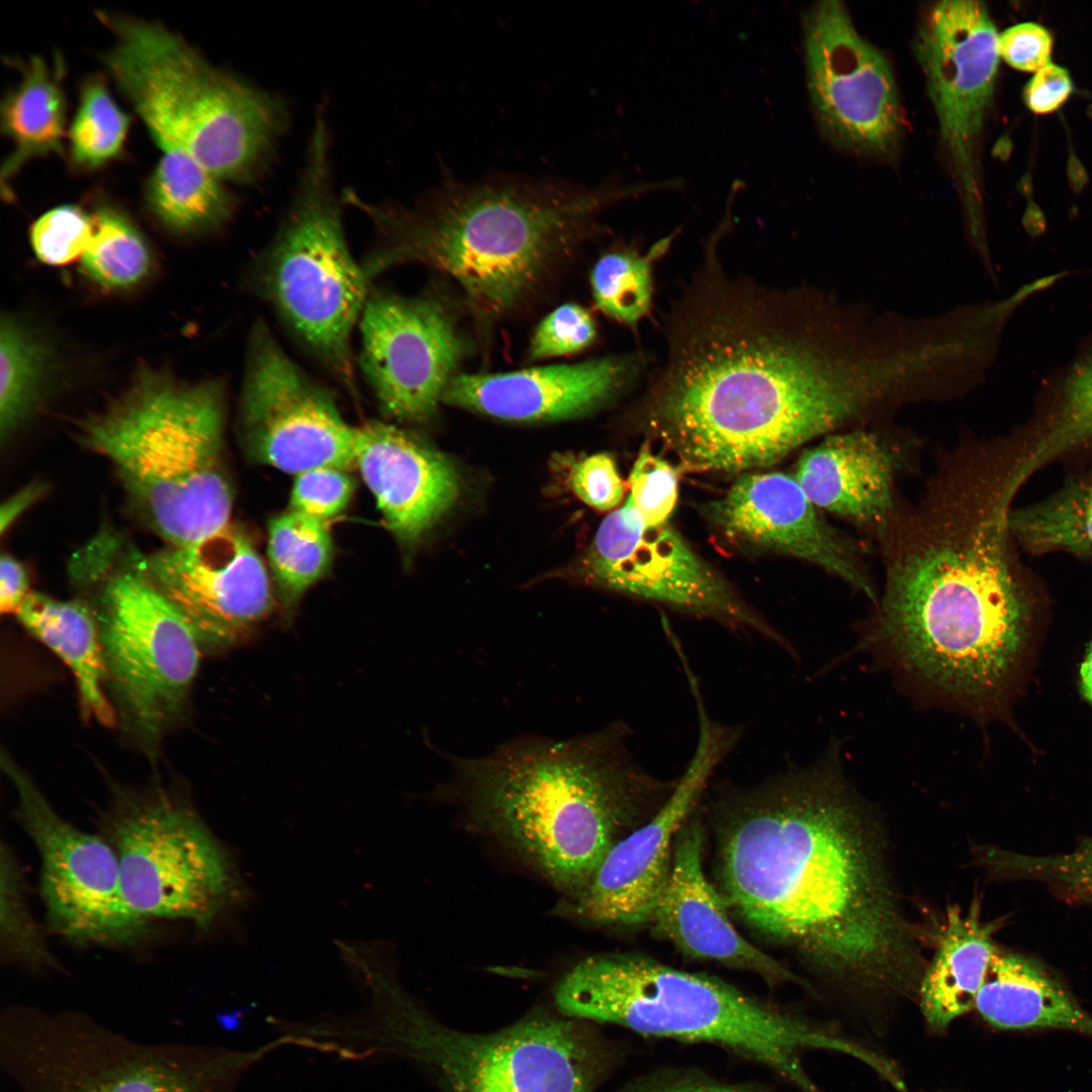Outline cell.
<instances>
[{"instance_id":"obj_1","label":"cell","mask_w":1092,"mask_h":1092,"mask_svg":"<svg viewBox=\"0 0 1092 1092\" xmlns=\"http://www.w3.org/2000/svg\"><path fill=\"white\" fill-rule=\"evenodd\" d=\"M670 329L644 419L680 470L744 473L897 408L907 353L878 309L810 290L703 280Z\"/></svg>"},{"instance_id":"obj_2","label":"cell","mask_w":1092,"mask_h":1092,"mask_svg":"<svg viewBox=\"0 0 1092 1092\" xmlns=\"http://www.w3.org/2000/svg\"><path fill=\"white\" fill-rule=\"evenodd\" d=\"M833 766L792 770L716 802L728 907L833 980L908 994L922 974L867 818Z\"/></svg>"},{"instance_id":"obj_3","label":"cell","mask_w":1092,"mask_h":1092,"mask_svg":"<svg viewBox=\"0 0 1092 1092\" xmlns=\"http://www.w3.org/2000/svg\"><path fill=\"white\" fill-rule=\"evenodd\" d=\"M1010 499L980 468L947 461L879 540L885 588L872 640L962 704L1003 685L1026 635L1027 599L1008 548Z\"/></svg>"},{"instance_id":"obj_4","label":"cell","mask_w":1092,"mask_h":1092,"mask_svg":"<svg viewBox=\"0 0 1092 1092\" xmlns=\"http://www.w3.org/2000/svg\"><path fill=\"white\" fill-rule=\"evenodd\" d=\"M630 736L618 722L570 740H517L487 757L457 760V785L487 829L572 898L619 834L654 814L676 783L648 772Z\"/></svg>"},{"instance_id":"obj_5","label":"cell","mask_w":1092,"mask_h":1092,"mask_svg":"<svg viewBox=\"0 0 1092 1092\" xmlns=\"http://www.w3.org/2000/svg\"><path fill=\"white\" fill-rule=\"evenodd\" d=\"M638 187L592 190L498 177L444 183L415 209L367 207L378 241L362 267L371 279L406 263L451 276L483 317L515 310L582 239L606 205Z\"/></svg>"},{"instance_id":"obj_6","label":"cell","mask_w":1092,"mask_h":1092,"mask_svg":"<svg viewBox=\"0 0 1092 1092\" xmlns=\"http://www.w3.org/2000/svg\"><path fill=\"white\" fill-rule=\"evenodd\" d=\"M564 1016L638 1034L717 1045L767 1068L801 1092H823L802 1064L807 1052L863 1058L864 1044L735 986L636 953L587 957L553 989Z\"/></svg>"},{"instance_id":"obj_7","label":"cell","mask_w":1092,"mask_h":1092,"mask_svg":"<svg viewBox=\"0 0 1092 1092\" xmlns=\"http://www.w3.org/2000/svg\"><path fill=\"white\" fill-rule=\"evenodd\" d=\"M223 404L217 382L144 368L79 426L81 443L112 465L132 506L168 545L195 542L230 524Z\"/></svg>"},{"instance_id":"obj_8","label":"cell","mask_w":1092,"mask_h":1092,"mask_svg":"<svg viewBox=\"0 0 1092 1092\" xmlns=\"http://www.w3.org/2000/svg\"><path fill=\"white\" fill-rule=\"evenodd\" d=\"M97 16L115 39L104 66L162 150L192 157L221 181L251 177L281 129L277 103L162 24Z\"/></svg>"},{"instance_id":"obj_9","label":"cell","mask_w":1092,"mask_h":1092,"mask_svg":"<svg viewBox=\"0 0 1092 1092\" xmlns=\"http://www.w3.org/2000/svg\"><path fill=\"white\" fill-rule=\"evenodd\" d=\"M299 190L259 262L261 291L300 344L354 389L351 339L370 280L348 247L317 122Z\"/></svg>"},{"instance_id":"obj_10","label":"cell","mask_w":1092,"mask_h":1092,"mask_svg":"<svg viewBox=\"0 0 1092 1092\" xmlns=\"http://www.w3.org/2000/svg\"><path fill=\"white\" fill-rule=\"evenodd\" d=\"M228 1064L186 1042H147L77 1010L13 1004L0 1070L14 1092H214Z\"/></svg>"},{"instance_id":"obj_11","label":"cell","mask_w":1092,"mask_h":1092,"mask_svg":"<svg viewBox=\"0 0 1092 1092\" xmlns=\"http://www.w3.org/2000/svg\"><path fill=\"white\" fill-rule=\"evenodd\" d=\"M101 828L117 856L124 898L139 915L210 932L246 901L232 852L178 793L161 786L120 792Z\"/></svg>"},{"instance_id":"obj_12","label":"cell","mask_w":1092,"mask_h":1092,"mask_svg":"<svg viewBox=\"0 0 1092 1092\" xmlns=\"http://www.w3.org/2000/svg\"><path fill=\"white\" fill-rule=\"evenodd\" d=\"M101 578L94 612L106 694L122 729L151 752L186 709L201 647L141 558Z\"/></svg>"},{"instance_id":"obj_13","label":"cell","mask_w":1092,"mask_h":1092,"mask_svg":"<svg viewBox=\"0 0 1092 1092\" xmlns=\"http://www.w3.org/2000/svg\"><path fill=\"white\" fill-rule=\"evenodd\" d=\"M407 1041L448 1092H592L605 1060L574 1018L536 1014L492 1032L410 1009Z\"/></svg>"},{"instance_id":"obj_14","label":"cell","mask_w":1092,"mask_h":1092,"mask_svg":"<svg viewBox=\"0 0 1092 1092\" xmlns=\"http://www.w3.org/2000/svg\"><path fill=\"white\" fill-rule=\"evenodd\" d=\"M1 766L16 793V817L39 856V891L53 930L83 945L130 947L144 941L150 920L127 904L108 841L59 815L5 752Z\"/></svg>"},{"instance_id":"obj_15","label":"cell","mask_w":1092,"mask_h":1092,"mask_svg":"<svg viewBox=\"0 0 1092 1092\" xmlns=\"http://www.w3.org/2000/svg\"><path fill=\"white\" fill-rule=\"evenodd\" d=\"M586 568L601 586L762 636L792 652L788 640L672 526L645 524L628 499L601 523Z\"/></svg>"},{"instance_id":"obj_16","label":"cell","mask_w":1092,"mask_h":1092,"mask_svg":"<svg viewBox=\"0 0 1092 1092\" xmlns=\"http://www.w3.org/2000/svg\"><path fill=\"white\" fill-rule=\"evenodd\" d=\"M704 700L694 702L698 740L673 790L644 825L616 841L587 886L569 898L567 914L600 925L651 921L669 878L675 837L743 734L741 726L714 720Z\"/></svg>"},{"instance_id":"obj_17","label":"cell","mask_w":1092,"mask_h":1092,"mask_svg":"<svg viewBox=\"0 0 1092 1092\" xmlns=\"http://www.w3.org/2000/svg\"><path fill=\"white\" fill-rule=\"evenodd\" d=\"M241 416L260 462L294 475L317 467L356 468L357 427L260 321L249 340Z\"/></svg>"},{"instance_id":"obj_18","label":"cell","mask_w":1092,"mask_h":1092,"mask_svg":"<svg viewBox=\"0 0 1092 1092\" xmlns=\"http://www.w3.org/2000/svg\"><path fill=\"white\" fill-rule=\"evenodd\" d=\"M998 37L982 2L943 0L923 17L915 40L976 249L985 248L988 241L975 182L974 148L994 90Z\"/></svg>"},{"instance_id":"obj_19","label":"cell","mask_w":1092,"mask_h":1092,"mask_svg":"<svg viewBox=\"0 0 1092 1092\" xmlns=\"http://www.w3.org/2000/svg\"><path fill=\"white\" fill-rule=\"evenodd\" d=\"M804 31L808 89L822 130L853 152L891 153L902 113L886 58L857 32L836 0L811 8Z\"/></svg>"},{"instance_id":"obj_20","label":"cell","mask_w":1092,"mask_h":1092,"mask_svg":"<svg viewBox=\"0 0 1092 1092\" xmlns=\"http://www.w3.org/2000/svg\"><path fill=\"white\" fill-rule=\"evenodd\" d=\"M359 328V365L384 413L405 422L431 418L464 352L445 303L432 294L373 291Z\"/></svg>"},{"instance_id":"obj_21","label":"cell","mask_w":1092,"mask_h":1092,"mask_svg":"<svg viewBox=\"0 0 1092 1092\" xmlns=\"http://www.w3.org/2000/svg\"><path fill=\"white\" fill-rule=\"evenodd\" d=\"M141 565L207 650L240 642L272 609L265 565L230 524L195 542L167 545Z\"/></svg>"},{"instance_id":"obj_22","label":"cell","mask_w":1092,"mask_h":1092,"mask_svg":"<svg viewBox=\"0 0 1092 1092\" xmlns=\"http://www.w3.org/2000/svg\"><path fill=\"white\" fill-rule=\"evenodd\" d=\"M704 514L727 538L810 562L877 603L867 549L832 527L794 476L741 473L723 496L704 506Z\"/></svg>"},{"instance_id":"obj_23","label":"cell","mask_w":1092,"mask_h":1092,"mask_svg":"<svg viewBox=\"0 0 1092 1092\" xmlns=\"http://www.w3.org/2000/svg\"><path fill=\"white\" fill-rule=\"evenodd\" d=\"M703 869V827L693 816L678 831L667 884L651 918L655 933L685 956L760 977L770 986L801 983L790 970L747 941Z\"/></svg>"},{"instance_id":"obj_24","label":"cell","mask_w":1092,"mask_h":1092,"mask_svg":"<svg viewBox=\"0 0 1092 1092\" xmlns=\"http://www.w3.org/2000/svg\"><path fill=\"white\" fill-rule=\"evenodd\" d=\"M800 456L794 478L819 510L880 540L898 512L902 449L882 433L854 428L824 436Z\"/></svg>"},{"instance_id":"obj_25","label":"cell","mask_w":1092,"mask_h":1092,"mask_svg":"<svg viewBox=\"0 0 1092 1092\" xmlns=\"http://www.w3.org/2000/svg\"><path fill=\"white\" fill-rule=\"evenodd\" d=\"M632 363L607 357L496 374H458L442 401L493 418L537 422L575 418L615 396Z\"/></svg>"},{"instance_id":"obj_26","label":"cell","mask_w":1092,"mask_h":1092,"mask_svg":"<svg viewBox=\"0 0 1092 1092\" xmlns=\"http://www.w3.org/2000/svg\"><path fill=\"white\" fill-rule=\"evenodd\" d=\"M356 468L386 526L402 542L418 541L459 494L453 464L391 424L370 421L357 427Z\"/></svg>"},{"instance_id":"obj_27","label":"cell","mask_w":1092,"mask_h":1092,"mask_svg":"<svg viewBox=\"0 0 1092 1092\" xmlns=\"http://www.w3.org/2000/svg\"><path fill=\"white\" fill-rule=\"evenodd\" d=\"M975 1010L1004 1030L1057 1028L1092 1035L1089 1015L1038 963L997 948L976 998Z\"/></svg>"},{"instance_id":"obj_28","label":"cell","mask_w":1092,"mask_h":1092,"mask_svg":"<svg viewBox=\"0 0 1092 1092\" xmlns=\"http://www.w3.org/2000/svg\"><path fill=\"white\" fill-rule=\"evenodd\" d=\"M996 923L981 920L974 901L967 914L949 908L936 952L922 974L917 997L925 1026L943 1034L958 1018L975 1009L991 959Z\"/></svg>"},{"instance_id":"obj_29","label":"cell","mask_w":1092,"mask_h":1092,"mask_svg":"<svg viewBox=\"0 0 1092 1092\" xmlns=\"http://www.w3.org/2000/svg\"><path fill=\"white\" fill-rule=\"evenodd\" d=\"M23 627L72 671L83 714L103 726L117 723L105 689L106 671L94 609L30 592L15 614Z\"/></svg>"},{"instance_id":"obj_30","label":"cell","mask_w":1092,"mask_h":1092,"mask_svg":"<svg viewBox=\"0 0 1092 1092\" xmlns=\"http://www.w3.org/2000/svg\"><path fill=\"white\" fill-rule=\"evenodd\" d=\"M17 65L21 78L3 98L0 110L1 130L13 146L0 174L2 194L8 199L12 180L28 161L63 153L66 122L61 58L49 63L34 56Z\"/></svg>"},{"instance_id":"obj_31","label":"cell","mask_w":1092,"mask_h":1092,"mask_svg":"<svg viewBox=\"0 0 1092 1092\" xmlns=\"http://www.w3.org/2000/svg\"><path fill=\"white\" fill-rule=\"evenodd\" d=\"M145 194L154 216L168 230L186 236L220 226L234 206L222 181L178 151H164L146 183Z\"/></svg>"},{"instance_id":"obj_32","label":"cell","mask_w":1092,"mask_h":1092,"mask_svg":"<svg viewBox=\"0 0 1092 1092\" xmlns=\"http://www.w3.org/2000/svg\"><path fill=\"white\" fill-rule=\"evenodd\" d=\"M1038 401L1045 435L1028 462L1022 463L1025 471L1064 448L1092 444V331L1065 363L1043 378Z\"/></svg>"},{"instance_id":"obj_33","label":"cell","mask_w":1092,"mask_h":1092,"mask_svg":"<svg viewBox=\"0 0 1092 1092\" xmlns=\"http://www.w3.org/2000/svg\"><path fill=\"white\" fill-rule=\"evenodd\" d=\"M53 357L48 344L22 321L5 314L0 329V437L2 444L28 420L43 394Z\"/></svg>"},{"instance_id":"obj_34","label":"cell","mask_w":1092,"mask_h":1092,"mask_svg":"<svg viewBox=\"0 0 1092 1092\" xmlns=\"http://www.w3.org/2000/svg\"><path fill=\"white\" fill-rule=\"evenodd\" d=\"M1008 529L1032 553L1065 550L1092 559V477L1009 512Z\"/></svg>"},{"instance_id":"obj_35","label":"cell","mask_w":1092,"mask_h":1092,"mask_svg":"<svg viewBox=\"0 0 1092 1092\" xmlns=\"http://www.w3.org/2000/svg\"><path fill=\"white\" fill-rule=\"evenodd\" d=\"M268 560L288 610L330 567L333 541L327 522L289 510L268 526Z\"/></svg>"},{"instance_id":"obj_36","label":"cell","mask_w":1092,"mask_h":1092,"mask_svg":"<svg viewBox=\"0 0 1092 1092\" xmlns=\"http://www.w3.org/2000/svg\"><path fill=\"white\" fill-rule=\"evenodd\" d=\"M95 230L82 257V271L108 290H126L141 283L152 267L143 235L120 211L103 206L93 214Z\"/></svg>"},{"instance_id":"obj_37","label":"cell","mask_w":1092,"mask_h":1092,"mask_svg":"<svg viewBox=\"0 0 1092 1092\" xmlns=\"http://www.w3.org/2000/svg\"><path fill=\"white\" fill-rule=\"evenodd\" d=\"M129 124L130 117L114 101L101 78L85 81L69 129L73 164L83 170H94L119 157Z\"/></svg>"},{"instance_id":"obj_38","label":"cell","mask_w":1092,"mask_h":1092,"mask_svg":"<svg viewBox=\"0 0 1092 1092\" xmlns=\"http://www.w3.org/2000/svg\"><path fill=\"white\" fill-rule=\"evenodd\" d=\"M2 959L9 965L33 973L59 970L42 931L27 904L22 872L14 852L1 846V920Z\"/></svg>"},{"instance_id":"obj_39","label":"cell","mask_w":1092,"mask_h":1092,"mask_svg":"<svg viewBox=\"0 0 1092 1092\" xmlns=\"http://www.w3.org/2000/svg\"><path fill=\"white\" fill-rule=\"evenodd\" d=\"M653 257L629 250L602 256L590 273L597 306L614 320L634 326L645 316L652 299Z\"/></svg>"},{"instance_id":"obj_40","label":"cell","mask_w":1092,"mask_h":1092,"mask_svg":"<svg viewBox=\"0 0 1092 1092\" xmlns=\"http://www.w3.org/2000/svg\"><path fill=\"white\" fill-rule=\"evenodd\" d=\"M984 857L993 868L1049 882L1092 903V838L1059 854L1039 856L993 849Z\"/></svg>"},{"instance_id":"obj_41","label":"cell","mask_w":1092,"mask_h":1092,"mask_svg":"<svg viewBox=\"0 0 1092 1092\" xmlns=\"http://www.w3.org/2000/svg\"><path fill=\"white\" fill-rule=\"evenodd\" d=\"M94 230L93 215L76 205H60L32 223L30 243L39 261L50 266H63L83 257Z\"/></svg>"},{"instance_id":"obj_42","label":"cell","mask_w":1092,"mask_h":1092,"mask_svg":"<svg viewBox=\"0 0 1092 1092\" xmlns=\"http://www.w3.org/2000/svg\"><path fill=\"white\" fill-rule=\"evenodd\" d=\"M678 468L644 444L628 478L627 499L649 526L667 523L678 497Z\"/></svg>"},{"instance_id":"obj_43","label":"cell","mask_w":1092,"mask_h":1092,"mask_svg":"<svg viewBox=\"0 0 1092 1092\" xmlns=\"http://www.w3.org/2000/svg\"><path fill=\"white\" fill-rule=\"evenodd\" d=\"M592 314L582 306L566 303L546 315L531 338L528 353L533 360L578 352L596 338Z\"/></svg>"},{"instance_id":"obj_44","label":"cell","mask_w":1092,"mask_h":1092,"mask_svg":"<svg viewBox=\"0 0 1092 1092\" xmlns=\"http://www.w3.org/2000/svg\"><path fill=\"white\" fill-rule=\"evenodd\" d=\"M354 487L346 470L317 467L303 471L295 475L289 510L327 522L345 510Z\"/></svg>"},{"instance_id":"obj_45","label":"cell","mask_w":1092,"mask_h":1092,"mask_svg":"<svg viewBox=\"0 0 1092 1092\" xmlns=\"http://www.w3.org/2000/svg\"><path fill=\"white\" fill-rule=\"evenodd\" d=\"M569 486L580 500L600 511L616 508L625 492L616 463L606 453H598L575 463L570 471Z\"/></svg>"},{"instance_id":"obj_46","label":"cell","mask_w":1092,"mask_h":1092,"mask_svg":"<svg viewBox=\"0 0 1092 1092\" xmlns=\"http://www.w3.org/2000/svg\"><path fill=\"white\" fill-rule=\"evenodd\" d=\"M1052 36L1042 26L1024 22L1005 29L998 37L999 56L1011 67L1037 72L1051 64Z\"/></svg>"},{"instance_id":"obj_47","label":"cell","mask_w":1092,"mask_h":1092,"mask_svg":"<svg viewBox=\"0 0 1092 1092\" xmlns=\"http://www.w3.org/2000/svg\"><path fill=\"white\" fill-rule=\"evenodd\" d=\"M622 1092H766L759 1086L725 1081L696 1070L668 1069L639 1077Z\"/></svg>"},{"instance_id":"obj_48","label":"cell","mask_w":1092,"mask_h":1092,"mask_svg":"<svg viewBox=\"0 0 1092 1092\" xmlns=\"http://www.w3.org/2000/svg\"><path fill=\"white\" fill-rule=\"evenodd\" d=\"M1073 90L1069 72L1055 64L1037 71L1026 84L1023 92L1027 107L1034 113L1045 114L1057 110Z\"/></svg>"},{"instance_id":"obj_49","label":"cell","mask_w":1092,"mask_h":1092,"mask_svg":"<svg viewBox=\"0 0 1092 1092\" xmlns=\"http://www.w3.org/2000/svg\"><path fill=\"white\" fill-rule=\"evenodd\" d=\"M29 580L24 566L9 554L0 560V609L2 614H16L28 592Z\"/></svg>"},{"instance_id":"obj_50","label":"cell","mask_w":1092,"mask_h":1092,"mask_svg":"<svg viewBox=\"0 0 1092 1092\" xmlns=\"http://www.w3.org/2000/svg\"><path fill=\"white\" fill-rule=\"evenodd\" d=\"M43 493V485L32 483L10 496L1 507V534Z\"/></svg>"},{"instance_id":"obj_51","label":"cell","mask_w":1092,"mask_h":1092,"mask_svg":"<svg viewBox=\"0 0 1092 1092\" xmlns=\"http://www.w3.org/2000/svg\"><path fill=\"white\" fill-rule=\"evenodd\" d=\"M1080 675L1083 694L1092 703V643L1081 665Z\"/></svg>"}]
</instances>
